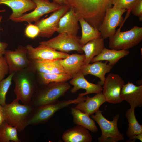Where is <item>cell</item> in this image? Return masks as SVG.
I'll list each match as a JSON object with an SVG mask.
<instances>
[{
  "label": "cell",
  "instance_id": "19",
  "mask_svg": "<svg viewBox=\"0 0 142 142\" xmlns=\"http://www.w3.org/2000/svg\"><path fill=\"white\" fill-rule=\"evenodd\" d=\"M107 62L103 63L101 61H98L84 65L80 72L84 76L90 74L98 77L100 81L98 82V84L103 85L105 78V74L110 72L113 67L107 64Z\"/></svg>",
  "mask_w": 142,
  "mask_h": 142
},
{
  "label": "cell",
  "instance_id": "23",
  "mask_svg": "<svg viewBox=\"0 0 142 142\" xmlns=\"http://www.w3.org/2000/svg\"><path fill=\"white\" fill-rule=\"evenodd\" d=\"M60 59L46 61H35L30 60L31 63L29 67L35 72L67 73L60 63Z\"/></svg>",
  "mask_w": 142,
  "mask_h": 142
},
{
  "label": "cell",
  "instance_id": "36",
  "mask_svg": "<svg viewBox=\"0 0 142 142\" xmlns=\"http://www.w3.org/2000/svg\"><path fill=\"white\" fill-rule=\"evenodd\" d=\"M2 17V16H0V24ZM8 46V44L7 43L0 41V58L4 56Z\"/></svg>",
  "mask_w": 142,
  "mask_h": 142
},
{
  "label": "cell",
  "instance_id": "8",
  "mask_svg": "<svg viewBox=\"0 0 142 142\" xmlns=\"http://www.w3.org/2000/svg\"><path fill=\"white\" fill-rule=\"evenodd\" d=\"M127 10L118 8L113 6L108 9L103 21L98 30L103 39L109 38L113 34L117 27L120 26L129 16L130 10H128L126 17L124 20L123 15Z\"/></svg>",
  "mask_w": 142,
  "mask_h": 142
},
{
  "label": "cell",
  "instance_id": "17",
  "mask_svg": "<svg viewBox=\"0 0 142 142\" xmlns=\"http://www.w3.org/2000/svg\"><path fill=\"white\" fill-rule=\"evenodd\" d=\"M73 86L71 92L74 93L80 89H84L85 92L80 93L79 95L84 96L91 93H97L102 92L103 87L98 84L91 83L88 81L84 76L80 72L72 78L69 82Z\"/></svg>",
  "mask_w": 142,
  "mask_h": 142
},
{
  "label": "cell",
  "instance_id": "35",
  "mask_svg": "<svg viewBox=\"0 0 142 142\" xmlns=\"http://www.w3.org/2000/svg\"><path fill=\"white\" fill-rule=\"evenodd\" d=\"M8 73V67L3 56L0 58V82Z\"/></svg>",
  "mask_w": 142,
  "mask_h": 142
},
{
  "label": "cell",
  "instance_id": "4",
  "mask_svg": "<svg viewBox=\"0 0 142 142\" xmlns=\"http://www.w3.org/2000/svg\"><path fill=\"white\" fill-rule=\"evenodd\" d=\"M70 88L67 82H53L40 86L34 93L30 104L35 107L55 102Z\"/></svg>",
  "mask_w": 142,
  "mask_h": 142
},
{
  "label": "cell",
  "instance_id": "18",
  "mask_svg": "<svg viewBox=\"0 0 142 142\" xmlns=\"http://www.w3.org/2000/svg\"><path fill=\"white\" fill-rule=\"evenodd\" d=\"M2 4L8 6L12 10L9 17L12 21L20 17L27 11L33 10L36 7L32 0H0V5Z\"/></svg>",
  "mask_w": 142,
  "mask_h": 142
},
{
  "label": "cell",
  "instance_id": "38",
  "mask_svg": "<svg viewBox=\"0 0 142 142\" xmlns=\"http://www.w3.org/2000/svg\"><path fill=\"white\" fill-rule=\"evenodd\" d=\"M53 2L59 5L63 6L68 5L67 0H52Z\"/></svg>",
  "mask_w": 142,
  "mask_h": 142
},
{
  "label": "cell",
  "instance_id": "29",
  "mask_svg": "<svg viewBox=\"0 0 142 142\" xmlns=\"http://www.w3.org/2000/svg\"><path fill=\"white\" fill-rule=\"evenodd\" d=\"M17 131L4 120L0 125V142H21Z\"/></svg>",
  "mask_w": 142,
  "mask_h": 142
},
{
  "label": "cell",
  "instance_id": "27",
  "mask_svg": "<svg viewBox=\"0 0 142 142\" xmlns=\"http://www.w3.org/2000/svg\"><path fill=\"white\" fill-rule=\"evenodd\" d=\"M79 21L81 28L82 34L80 43L82 45H84L94 39L102 37L99 30L92 26L82 17H80Z\"/></svg>",
  "mask_w": 142,
  "mask_h": 142
},
{
  "label": "cell",
  "instance_id": "3",
  "mask_svg": "<svg viewBox=\"0 0 142 142\" xmlns=\"http://www.w3.org/2000/svg\"><path fill=\"white\" fill-rule=\"evenodd\" d=\"M34 108L30 104H21L16 98L10 103L2 106L4 120L18 131H23L28 126V119Z\"/></svg>",
  "mask_w": 142,
  "mask_h": 142
},
{
  "label": "cell",
  "instance_id": "28",
  "mask_svg": "<svg viewBox=\"0 0 142 142\" xmlns=\"http://www.w3.org/2000/svg\"><path fill=\"white\" fill-rule=\"evenodd\" d=\"M36 73L38 83L40 86L53 82H66L72 78L67 73Z\"/></svg>",
  "mask_w": 142,
  "mask_h": 142
},
{
  "label": "cell",
  "instance_id": "39",
  "mask_svg": "<svg viewBox=\"0 0 142 142\" xmlns=\"http://www.w3.org/2000/svg\"><path fill=\"white\" fill-rule=\"evenodd\" d=\"M4 120L2 110V106L0 105V125Z\"/></svg>",
  "mask_w": 142,
  "mask_h": 142
},
{
  "label": "cell",
  "instance_id": "2",
  "mask_svg": "<svg viewBox=\"0 0 142 142\" xmlns=\"http://www.w3.org/2000/svg\"><path fill=\"white\" fill-rule=\"evenodd\" d=\"M12 80L14 82L16 98L23 104H29L39 84L36 72L29 67L15 72Z\"/></svg>",
  "mask_w": 142,
  "mask_h": 142
},
{
  "label": "cell",
  "instance_id": "10",
  "mask_svg": "<svg viewBox=\"0 0 142 142\" xmlns=\"http://www.w3.org/2000/svg\"><path fill=\"white\" fill-rule=\"evenodd\" d=\"M125 84L122 78L119 74L110 73L105 77L102 93L106 102L113 103H119L123 100L120 95L121 89Z\"/></svg>",
  "mask_w": 142,
  "mask_h": 142
},
{
  "label": "cell",
  "instance_id": "37",
  "mask_svg": "<svg viewBox=\"0 0 142 142\" xmlns=\"http://www.w3.org/2000/svg\"><path fill=\"white\" fill-rule=\"evenodd\" d=\"M139 140L141 141L142 142V134L134 135L129 138V140H134L136 139Z\"/></svg>",
  "mask_w": 142,
  "mask_h": 142
},
{
  "label": "cell",
  "instance_id": "30",
  "mask_svg": "<svg viewBox=\"0 0 142 142\" xmlns=\"http://www.w3.org/2000/svg\"><path fill=\"white\" fill-rule=\"evenodd\" d=\"M125 116L128 123L126 135L128 138L142 134V125L138 121L135 114V109L130 108L126 111Z\"/></svg>",
  "mask_w": 142,
  "mask_h": 142
},
{
  "label": "cell",
  "instance_id": "32",
  "mask_svg": "<svg viewBox=\"0 0 142 142\" xmlns=\"http://www.w3.org/2000/svg\"><path fill=\"white\" fill-rule=\"evenodd\" d=\"M28 23L24 29V35L29 38L34 39L38 36L40 31L39 29L35 24Z\"/></svg>",
  "mask_w": 142,
  "mask_h": 142
},
{
  "label": "cell",
  "instance_id": "22",
  "mask_svg": "<svg viewBox=\"0 0 142 142\" xmlns=\"http://www.w3.org/2000/svg\"><path fill=\"white\" fill-rule=\"evenodd\" d=\"M106 102L105 98L102 92L96 93L92 97L87 95L85 100L77 103L74 108L90 116L99 110L100 106Z\"/></svg>",
  "mask_w": 142,
  "mask_h": 142
},
{
  "label": "cell",
  "instance_id": "13",
  "mask_svg": "<svg viewBox=\"0 0 142 142\" xmlns=\"http://www.w3.org/2000/svg\"><path fill=\"white\" fill-rule=\"evenodd\" d=\"M36 7L33 11L24 14L20 17L12 21L16 22H24L28 23L36 22L43 15L53 12L61 8L63 6L59 5L48 0H32Z\"/></svg>",
  "mask_w": 142,
  "mask_h": 142
},
{
  "label": "cell",
  "instance_id": "11",
  "mask_svg": "<svg viewBox=\"0 0 142 142\" xmlns=\"http://www.w3.org/2000/svg\"><path fill=\"white\" fill-rule=\"evenodd\" d=\"M70 8L69 5H63L60 9L53 12L48 17L35 22L34 24L40 31L38 36L47 38L52 36L58 29L60 19Z\"/></svg>",
  "mask_w": 142,
  "mask_h": 142
},
{
  "label": "cell",
  "instance_id": "7",
  "mask_svg": "<svg viewBox=\"0 0 142 142\" xmlns=\"http://www.w3.org/2000/svg\"><path fill=\"white\" fill-rule=\"evenodd\" d=\"M103 111L99 110L92 114L91 117L99 126L101 131V136L98 138L99 142H118L124 139L123 135L119 131L118 122L120 116L115 115L111 121L107 119L103 115Z\"/></svg>",
  "mask_w": 142,
  "mask_h": 142
},
{
  "label": "cell",
  "instance_id": "21",
  "mask_svg": "<svg viewBox=\"0 0 142 142\" xmlns=\"http://www.w3.org/2000/svg\"><path fill=\"white\" fill-rule=\"evenodd\" d=\"M62 138L65 142H91L92 140L88 130L78 125L65 131Z\"/></svg>",
  "mask_w": 142,
  "mask_h": 142
},
{
  "label": "cell",
  "instance_id": "40",
  "mask_svg": "<svg viewBox=\"0 0 142 142\" xmlns=\"http://www.w3.org/2000/svg\"><path fill=\"white\" fill-rule=\"evenodd\" d=\"M6 10L4 9L0 10V13L5 12Z\"/></svg>",
  "mask_w": 142,
  "mask_h": 142
},
{
  "label": "cell",
  "instance_id": "15",
  "mask_svg": "<svg viewBox=\"0 0 142 142\" xmlns=\"http://www.w3.org/2000/svg\"><path fill=\"white\" fill-rule=\"evenodd\" d=\"M80 17L73 8L70 7L60 19L57 32L59 34L66 33L73 37H77L80 28L78 23Z\"/></svg>",
  "mask_w": 142,
  "mask_h": 142
},
{
  "label": "cell",
  "instance_id": "25",
  "mask_svg": "<svg viewBox=\"0 0 142 142\" xmlns=\"http://www.w3.org/2000/svg\"><path fill=\"white\" fill-rule=\"evenodd\" d=\"M105 48L104 39L102 37L92 40L82 47L85 53V65L91 62L92 59L100 53Z\"/></svg>",
  "mask_w": 142,
  "mask_h": 142
},
{
  "label": "cell",
  "instance_id": "6",
  "mask_svg": "<svg viewBox=\"0 0 142 142\" xmlns=\"http://www.w3.org/2000/svg\"><path fill=\"white\" fill-rule=\"evenodd\" d=\"M124 23L108 38L109 47L110 49L128 50L141 42L142 27L134 26L129 30L122 32L121 29Z\"/></svg>",
  "mask_w": 142,
  "mask_h": 142
},
{
  "label": "cell",
  "instance_id": "33",
  "mask_svg": "<svg viewBox=\"0 0 142 142\" xmlns=\"http://www.w3.org/2000/svg\"><path fill=\"white\" fill-rule=\"evenodd\" d=\"M136 0H113L112 5L118 8L130 10Z\"/></svg>",
  "mask_w": 142,
  "mask_h": 142
},
{
  "label": "cell",
  "instance_id": "20",
  "mask_svg": "<svg viewBox=\"0 0 142 142\" xmlns=\"http://www.w3.org/2000/svg\"><path fill=\"white\" fill-rule=\"evenodd\" d=\"M85 54L75 53L60 59V62L67 73L72 78L80 72L85 65Z\"/></svg>",
  "mask_w": 142,
  "mask_h": 142
},
{
  "label": "cell",
  "instance_id": "24",
  "mask_svg": "<svg viewBox=\"0 0 142 142\" xmlns=\"http://www.w3.org/2000/svg\"><path fill=\"white\" fill-rule=\"evenodd\" d=\"M129 52L128 50H117L105 47L100 53L92 59L91 62L106 60L109 62L108 64L113 67L120 59L128 55Z\"/></svg>",
  "mask_w": 142,
  "mask_h": 142
},
{
  "label": "cell",
  "instance_id": "14",
  "mask_svg": "<svg viewBox=\"0 0 142 142\" xmlns=\"http://www.w3.org/2000/svg\"><path fill=\"white\" fill-rule=\"evenodd\" d=\"M26 47L28 58L33 61H46L63 59L69 55L42 44H40L35 48L29 44Z\"/></svg>",
  "mask_w": 142,
  "mask_h": 142
},
{
  "label": "cell",
  "instance_id": "1",
  "mask_svg": "<svg viewBox=\"0 0 142 142\" xmlns=\"http://www.w3.org/2000/svg\"><path fill=\"white\" fill-rule=\"evenodd\" d=\"M113 0H67L68 5L90 24L98 29Z\"/></svg>",
  "mask_w": 142,
  "mask_h": 142
},
{
  "label": "cell",
  "instance_id": "5",
  "mask_svg": "<svg viewBox=\"0 0 142 142\" xmlns=\"http://www.w3.org/2000/svg\"><path fill=\"white\" fill-rule=\"evenodd\" d=\"M85 99V97L78 95L77 98L68 100H58L49 104L34 107L28 118V125H37L47 122L58 111L72 104H77Z\"/></svg>",
  "mask_w": 142,
  "mask_h": 142
},
{
  "label": "cell",
  "instance_id": "16",
  "mask_svg": "<svg viewBox=\"0 0 142 142\" xmlns=\"http://www.w3.org/2000/svg\"><path fill=\"white\" fill-rule=\"evenodd\" d=\"M120 95L123 100L128 102L130 108L134 109L142 106V85L136 86L128 82L123 86Z\"/></svg>",
  "mask_w": 142,
  "mask_h": 142
},
{
  "label": "cell",
  "instance_id": "12",
  "mask_svg": "<svg viewBox=\"0 0 142 142\" xmlns=\"http://www.w3.org/2000/svg\"><path fill=\"white\" fill-rule=\"evenodd\" d=\"M4 56L8 65L9 74L29 67L31 60L28 58L26 46H18L14 50H6Z\"/></svg>",
  "mask_w": 142,
  "mask_h": 142
},
{
  "label": "cell",
  "instance_id": "26",
  "mask_svg": "<svg viewBox=\"0 0 142 142\" xmlns=\"http://www.w3.org/2000/svg\"><path fill=\"white\" fill-rule=\"evenodd\" d=\"M70 110L74 124L81 126L93 133L98 131L95 122L88 114L75 108H71Z\"/></svg>",
  "mask_w": 142,
  "mask_h": 142
},
{
  "label": "cell",
  "instance_id": "31",
  "mask_svg": "<svg viewBox=\"0 0 142 142\" xmlns=\"http://www.w3.org/2000/svg\"><path fill=\"white\" fill-rule=\"evenodd\" d=\"M14 73L9 74L7 78L0 82V105L2 106L6 104V95L11 84Z\"/></svg>",
  "mask_w": 142,
  "mask_h": 142
},
{
  "label": "cell",
  "instance_id": "9",
  "mask_svg": "<svg viewBox=\"0 0 142 142\" xmlns=\"http://www.w3.org/2000/svg\"><path fill=\"white\" fill-rule=\"evenodd\" d=\"M80 39L77 36L74 37L66 33H61L49 40L41 41L39 43L61 52L67 53L75 51L82 53L83 51Z\"/></svg>",
  "mask_w": 142,
  "mask_h": 142
},
{
  "label": "cell",
  "instance_id": "34",
  "mask_svg": "<svg viewBox=\"0 0 142 142\" xmlns=\"http://www.w3.org/2000/svg\"><path fill=\"white\" fill-rule=\"evenodd\" d=\"M133 15L139 18L140 22L142 21V0H136L131 9Z\"/></svg>",
  "mask_w": 142,
  "mask_h": 142
}]
</instances>
